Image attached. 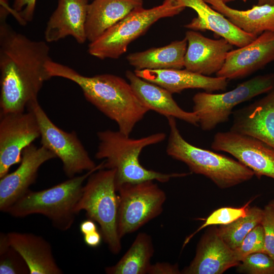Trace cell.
Here are the masks:
<instances>
[{
	"mask_svg": "<svg viewBox=\"0 0 274 274\" xmlns=\"http://www.w3.org/2000/svg\"><path fill=\"white\" fill-rule=\"evenodd\" d=\"M8 11L3 8L0 14L1 113L24 112L51 78L47 42L15 31L7 22Z\"/></svg>",
	"mask_w": 274,
	"mask_h": 274,
	"instance_id": "6da1fadb",
	"label": "cell"
},
{
	"mask_svg": "<svg viewBox=\"0 0 274 274\" xmlns=\"http://www.w3.org/2000/svg\"><path fill=\"white\" fill-rule=\"evenodd\" d=\"M46 67L51 78L61 77L77 84L86 100L115 121L118 130L127 136L149 111L136 96L129 83L121 77L112 74L85 76L52 59Z\"/></svg>",
	"mask_w": 274,
	"mask_h": 274,
	"instance_id": "7a4b0ae2",
	"label": "cell"
},
{
	"mask_svg": "<svg viewBox=\"0 0 274 274\" xmlns=\"http://www.w3.org/2000/svg\"><path fill=\"white\" fill-rule=\"evenodd\" d=\"M99 141L95 157L104 159V168L115 170L116 189L125 183L155 180L164 183L174 178L187 176L191 173L164 174L144 167L139 156L144 148L163 141L166 134L158 132L134 139L119 130H106L97 133Z\"/></svg>",
	"mask_w": 274,
	"mask_h": 274,
	"instance_id": "3957f363",
	"label": "cell"
},
{
	"mask_svg": "<svg viewBox=\"0 0 274 274\" xmlns=\"http://www.w3.org/2000/svg\"><path fill=\"white\" fill-rule=\"evenodd\" d=\"M167 119L170 131L166 153L186 164L191 173L205 176L221 189L236 186L254 176L251 169L237 160L190 144L181 134L175 118Z\"/></svg>",
	"mask_w": 274,
	"mask_h": 274,
	"instance_id": "277c9868",
	"label": "cell"
},
{
	"mask_svg": "<svg viewBox=\"0 0 274 274\" xmlns=\"http://www.w3.org/2000/svg\"><path fill=\"white\" fill-rule=\"evenodd\" d=\"M102 168L104 161L95 168L49 188L38 191L29 190L6 213L17 218L41 214L48 218L55 228L66 231L71 228L75 220L77 215L75 209L84 182L91 174Z\"/></svg>",
	"mask_w": 274,
	"mask_h": 274,
	"instance_id": "5b68a950",
	"label": "cell"
},
{
	"mask_svg": "<svg viewBox=\"0 0 274 274\" xmlns=\"http://www.w3.org/2000/svg\"><path fill=\"white\" fill-rule=\"evenodd\" d=\"M118 204L115 170L102 168L87 178L75 209L77 214L84 211L89 219L99 225L102 238L114 254L122 249L118 232Z\"/></svg>",
	"mask_w": 274,
	"mask_h": 274,
	"instance_id": "8992f818",
	"label": "cell"
},
{
	"mask_svg": "<svg viewBox=\"0 0 274 274\" xmlns=\"http://www.w3.org/2000/svg\"><path fill=\"white\" fill-rule=\"evenodd\" d=\"M185 8L174 0H164L161 5L150 9L138 7L90 43L88 52L100 59H118L126 52L129 44L153 24L161 18L177 15Z\"/></svg>",
	"mask_w": 274,
	"mask_h": 274,
	"instance_id": "52a82bcc",
	"label": "cell"
},
{
	"mask_svg": "<svg viewBox=\"0 0 274 274\" xmlns=\"http://www.w3.org/2000/svg\"><path fill=\"white\" fill-rule=\"evenodd\" d=\"M274 85V73L258 75L238 84L231 90L222 93L198 92L192 98L193 112L203 131H211L229 121L238 105L266 93Z\"/></svg>",
	"mask_w": 274,
	"mask_h": 274,
	"instance_id": "ba28073f",
	"label": "cell"
},
{
	"mask_svg": "<svg viewBox=\"0 0 274 274\" xmlns=\"http://www.w3.org/2000/svg\"><path fill=\"white\" fill-rule=\"evenodd\" d=\"M117 192L118 232L121 238L159 216L166 199L165 192L153 180L123 184Z\"/></svg>",
	"mask_w": 274,
	"mask_h": 274,
	"instance_id": "9c48e42d",
	"label": "cell"
},
{
	"mask_svg": "<svg viewBox=\"0 0 274 274\" xmlns=\"http://www.w3.org/2000/svg\"><path fill=\"white\" fill-rule=\"evenodd\" d=\"M27 109L33 112L38 122L41 145L60 159L63 170L68 178L97 166L90 158L76 132L74 131L66 132L57 127L50 119L38 99L30 102Z\"/></svg>",
	"mask_w": 274,
	"mask_h": 274,
	"instance_id": "30bf717a",
	"label": "cell"
},
{
	"mask_svg": "<svg viewBox=\"0 0 274 274\" xmlns=\"http://www.w3.org/2000/svg\"><path fill=\"white\" fill-rule=\"evenodd\" d=\"M0 179L10 167L20 163L23 150L40 137L32 112L0 113Z\"/></svg>",
	"mask_w": 274,
	"mask_h": 274,
	"instance_id": "8fae6325",
	"label": "cell"
},
{
	"mask_svg": "<svg viewBox=\"0 0 274 274\" xmlns=\"http://www.w3.org/2000/svg\"><path fill=\"white\" fill-rule=\"evenodd\" d=\"M211 147L216 151L231 154L258 179L266 176L274 179V148L265 142L229 130L217 132Z\"/></svg>",
	"mask_w": 274,
	"mask_h": 274,
	"instance_id": "7c38bea8",
	"label": "cell"
},
{
	"mask_svg": "<svg viewBox=\"0 0 274 274\" xmlns=\"http://www.w3.org/2000/svg\"><path fill=\"white\" fill-rule=\"evenodd\" d=\"M56 158L44 146L31 144L22 151L18 168L0 180V211L8 209L22 197L35 182L39 168L46 162Z\"/></svg>",
	"mask_w": 274,
	"mask_h": 274,
	"instance_id": "4fadbf2b",
	"label": "cell"
},
{
	"mask_svg": "<svg viewBox=\"0 0 274 274\" xmlns=\"http://www.w3.org/2000/svg\"><path fill=\"white\" fill-rule=\"evenodd\" d=\"M274 61V31H266L248 45L230 51L216 74L227 80L248 77Z\"/></svg>",
	"mask_w": 274,
	"mask_h": 274,
	"instance_id": "5bb4252c",
	"label": "cell"
},
{
	"mask_svg": "<svg viewBox=\"0 0 274 274\" xmlns=\"http://www.w3.org/2000/svg\"><path fill=\"white\" fill-rule=\"evenodd\" d=\"M185 38L188 43L185 69L207 76L220 71L228 53L233 50V45L223 38L212 39L193 30L186 32Z\"/></svg>",
	"mask_w": 274,
	"mask_h": 274,
	"instance_id": "9a60e30c",
	"label": "cell"
},
{
	"mask_svg": "<svg viewBox=\"0 0 274 274\" xmlns=\"http://www.w3.org/2000/svg\"><path fill=\"white\" fill-rule=\"evenodd\" d=\"M229 130L249 135L274 148V85L263 97L232 113Z\"/></svg>",
	"mask_w": 274,
	"mask_h": 274,
	"instance_id": "2e32d148",
	"label": "cell"
},
{
	"mask_svg": "<svg viewBox=\"0 0 274 274\" xmlns=\"http://www.w3.org/2000/svg\"><path fill=\"white\" fill-rule=\"evenodd\" d=\"M212 226L201 236L194 258L181 273L221 274L240 263L234 250L219 235L217 227Z\"/></svg>",
	"mask_w": 274,
	"mask_h": 274,
	"instance_id": "e0dca14e",
	"label": "cell"
},
{
	"mask_svg": "<svg viewBox=\"0 0 274 274\" xmlns=\"http://www.w3.org/2000/svg\"><path fill=\"white\" fill-rule=\"evenodd\" d=\"M88 5V0H58L47 23L46 42H57L72 36L78 43H84L87 40L85 25Z\"/></svg>",
	"mask_w": 274,
	"mask_h": 274,
	"instance_id": "ac0fdd59",
	"label": "cell"
},
{
	"mask_svg": "<svg viewBox=\"0 0 274 274\" xmlns=\"http://www.w3.org/2000/svg\"><path fill=\"white\" fill-rule=\"evenodd\" d=\"M140 78L158 85L171 93H179L187 89H201L212 93L224 91L228 86L227 79L207 76L182 69L134 70Z\"/></svg>",
	"mask_w": 274,
	"mask_h": 274,
	"instance_id": "d6986e66",
	"label": "cell"
},
{
	"mask_svg": "<svg viewBox=\"0 0 274 274\" xmlns=\"http://www.w3.org/2000/svg\"><path fill=\"white\" fill-rule=\"evenodd\" d=\"M185 8L194 10L197 17L185 27L195 31L211 30L227 40L232 45L243 47L257 37L245 32L231 23L224 16L210 7L203 0H174Z\"/></svg>",
	"mask_w": 274,
	"mask_h": 274,
	"instance_id": "ffe728a7",
	"label": "cell"
},
{
	"mask_svg": "<svg viewBox=\"0 0 274 274\" xmlns=\"http://www.w3.org/2000/svg\"><path fill=\"white\" fill-rule=\"evenodd\" d=\"M126 77L136 96L149 111H154L166 118L173 117L193 125H199L197 115L179 107L173 98L172 93L166 89L140 78L130 71H126Z\"/></svg>",
	"mask_w": 274,
	"mask_h": 274,
	"instance_id": "44dd1931",
	"label": "cell"
},
{
	"mask_svg": "<svg viewBox=\"0 0 274 274\" xmlns=\"http://www.w3.org/2000/svg\"><path fill=\"white\" fill-rule=\"evenodd\" d=\"M10 244L21 255L30 274H61L50 244L41 236L31 233H7Z\"/></svg>",
	"mask_w": 274,
	"mask_h": 274,
	"instance_id": "7402d4cb",
	"label": "cell"
},
{
	"mask_svg": "<svg viewBox=\"0 0 274 274\" xmlns=\"http://www.w3.org/2000/svg\"><path fill=\"white\" fill-rule=\"evenodd\" d=\"M143 3V0H94L88 7L87 40L90 43L95 41Z\"/></svg>",
	"mask_w": 274,
	"mask_h": 274,
	"instance_id": "603a6c76",
	"label": "cell"
},
{
	"mask_svg": "<svg viewBox=\"0 0 274 274\" xmlns=\"http://www.w3.org/2000/svg\"><path fill=\"white\" fill-rule=\"evenodd\" d=\"M203 1L245 32L258 37L266 31H274V6L256 5L250 9L238 10L221 0Z\"/></svg>",
	"mask_w": 274,
	"mask_h": 274,
	"instance_id": "cb8c5ba5",
	"label": "cell"
},
{
	"mask_svg": "<svg viewBox=\"0 0 274 274\" xmlns=\"http://www.w3.org/2000/svg\"><path fill=\"white\" fill-rule=\"evenodd\" d=\"M187 45L185 38L163 47L129 54L126 59L135 70L182 69Z\"/></svg>",
	"mask_w": 274,
	"mask_h": 274,
	"instance_id": "d4e9b609",
	"label": "cell"
},
{
	"mask_svg": "<svg viewBox=\"0 0 274 274\" xmlns=\"http://www.w3.org/2000/svg\"><path fill=\"white\" fill-rule=\"evenodd\" d=\"M154 253L151 237L140 232L131 245L114 265L105 268L107 274H146Z\"/></svg>",
	"mask_w": 274,
	"mask_h": 274,
	"instance_id": "484cf974",
	"label": "cell"
},
{
	"mask_svg": "<svg viewBox=\"0 0 274 274\" xmlns=\"http://www.w3.org/2000/svg\"><path fill=\"white\" fill-rule=\"evenodd\" d=\"M263 210L256 206L249 207L247 214L231 223L220 225L218 232L225 243L232 250L237 248L246 236L261 224Z\"/></svg>",
	"mask_w": 274,
	"mask_h": 274,
	"instance_id": "4316f807",
	"label": "cell"
},
{
	"mask_svg": "<svg viewBox=\"0 0 274 274\" xmlns=\"http://www.w3.org/2000/svg\"><path fill=\"white\" fill-rule=\"evenodd\" d=\"M0 273H30L22 257L10 244L7 233L3 232L0 234Z\"/></svg>",
	"mask_w": 274,
	"mask_h": 274,
	"instance_id": "83f0119b",
	"label": "cell"
},
{
	"mask_svg": "<svg viewBox=\"0 0 274 274\" xmlns=\"http://www.w3.org/2000/svg\"><path fill=\"white\" fill-rule=\"evenodd\" d=\"M252 200H250L244 206L241 207H226L220 208L213 211L206 219H201V220L204 221V222L194 232L185 238L183 243V248L196 233L202 229L210 226L227 225L238 218L245 216L248 212V209L250 207V203Z\"/></svg>",
	"mask_w": 274,
	"mask_h": 274,
	"instance_id": "f1b7e54d",
	"label": "cell"
},
{
	"mask_svg": "<svg viewBox=\"0 0 274 274\" xmlns=\"http://www.w3.org/2000/svg\"><path fill=\"white\" fill-rule=\"evenodd\" d=\"M239 273L274 274V259L264 252H257L247 256L237 266Z\"/></svg>",
	"mask_w": 274,
	"mask_h": 274,
	"instance_id": "f546056e",
	"label": "cell"
},
{
	"mask_svg": "<svg viewBox=\"0 0 274 274\" xmlns=\"http://www.w3.org/2000/svg\"><path fill=\"white\" fill-rule=\"evenodd\" d=\"M237 260L241 262L250 254L264 252V233L261 224L255 226L244 238L240 245L233 250Z\"/></svg>",
	"mask_w": 274,
	"mask_h": 274,
	"instance_id": "4dcf8cb0",
	"label": "cell"
},
{
	"mask_svg": "<svg viewBox=\"0 0 274 274\" xmlns=\"http://www.w3.org/2000/svg\"><path fill=\"white\" fill-rule=\"evenodd\" d=\"M261 225L264 229L265 253L274 259V208L265 206Z\"/></svg>",
	"mask_w": 274,
	"mask_h": 274,
	"instance_id": "1f68e13d",
	"label": "cell"
},
{
	"mask_svg": "<svg viewBox=\"0 0 274 274\" xmlns=\"http://www.w3.org/2000/svg\"><path fill=\"white\" fill-rule=\"evenodd\" d=\"M36 4V0H14L13 14L21 25L32 20Z\"/></svg>",
	"mask_w": 274,
	"mask_h": 274,
	"instance_id": "d6a6232c",
	"label": "cell"
},
{
	"mask_svg": "<svg viewBox=\"0 0 274 274\" xmlns=\"http://www.w3.org/2000/svg\"><path fill=\"white\" fill-rule=\"evenodd\" d=\"M148 273L149 274H179L181 271L179 270L177 264H172L167 262H157L151 265Z\"/></svg>",
	"mask_w": 274,
	"mask_h": 274,
	"instance_id": "836d02e7",
	"label": "cell"
},
{
	"mask_svg": "<svg viewBox=\"0 0 274 274\" xmlns=\"http://www.w3.org/2000/svg\"><path fill=\"white\" fill-rule=\"evenodd\" d=\"M102 234L96 231L83 235L84 242L86 245L91 248L99 246L102 240Z\"/></svg>",
	"mask_w": 274,
	"mask_h": 274,
	"instance_id": "e575fe53",
	"label": "cell"
},
{
	"mask_svg": "<svg viewBox=\"0 0 274 274\" xmlns=\"http://www.w3.org/2000/svg\"><path fill=\"white\" fill-rule=\"evenodd\" d=\"M79 229L83 235L97 231L95 221L90 219L82 221L80 224Z\"/></svg>",
	"mask_w": 274,
	"mask_h": 274,
	"instance_id": "d590c367",
	"label": "cell"
},
{
	"mask_svg": "<svg viewBox=\"0 0 274 274\" xmlns=\"http://www.w3.org/2000/svg\"><path fill=\"white\" fill-rule=\"evenodd\" d=\"M257 4L259 5L268 4L274 6V0H257Z\"/></svg>",
	"mask_w": 274,
	"mask_h": 274,
	"instance_id": "8d00e7d4",
	"label": "cell"
},
{
	"mask_svg": "<svg viewBox=\"0 0 274 274\" xmlns=\"http://www.w3.org/2000/svg\"><path fill=\"white\" fill-rule=\"evenodd\" d=\"M268 204H269L270 206H271L274 208V199L271 200Z\"/></svg>",
	"mask_w": 274,
	"mask_h": 274,
	"instance_id": "74e56055",
	"label": "cell"
},
{
	"mask_svg": "<svg viewBox=\"0 0 274 274\" xmlns=\"http://www.w3.org/2000/svg\"><path fill=\"white\" fill-rule=\"evenodd\" d=\"M221 1H222L223 3L226 4L227 3L233 1L234 0H221Z\"/></svg>",
	"mask_w": 274,
	"mask_h": 274,
	"instance_id": "f35d334b",
	"label": "cell"
},
{
	"mask_svg": "<svg viewBox=\"0 0 274 274\" xmlns=\"http://www.w3.org/2000/svg\"><path fill=\"white\" fill-rule=\"evenodd\" d=\"M241 1H243L244 2H246L247 0H241Z\"/></svg>",
	"mask_w": 274,
	"mask_h": 274,
	"instance_id": "ab89813d",
	"label": "cell"
}]
</instances>
